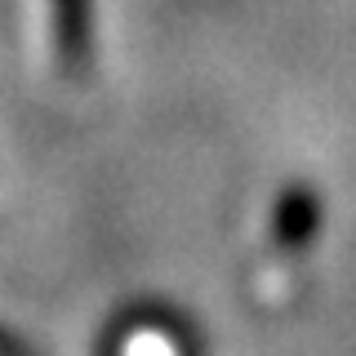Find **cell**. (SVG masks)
Returning <instances> with one entry per match:
<instances>
[{
  "label": "cell",
  "mask_w": 356,
  "mask_h": 356,
  "mask_svg": "<svg viewBox=\"0 0 356 356\" xmlns=\"http://www.w3.org/2000/svg\"><path fill=\"white\" fill-rule=\"evenodd\" d=\"M312 232H316V200H312L307 187H294L276 205V245L298 250V245L312 241Z\"/></svg>",
  "instance_id": "obj_2"
},
{
  "label": "cell",
  "mask_w": 356,
  "mask_h": 356,
  "mask_svg": "<svg viewBox=\"0 0 356 356\" xmlns=\"http://www.w3.org/2000/svg\"><path fill=\"white\" fill-rule=\"evenodd\" d=\"M54 49L63 72H85L89 63V0H54Z\"/></svg>",
  "instance_id": "obj_1"
}]
</instances>
